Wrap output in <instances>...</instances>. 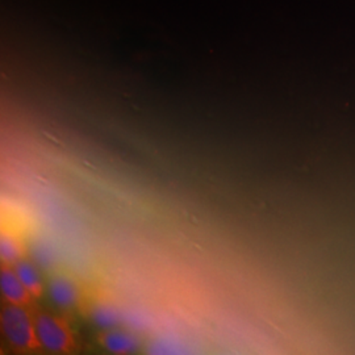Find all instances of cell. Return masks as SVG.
<instances>
[{"mask_svg":"<svg viewBox=\"0 0 355 355\" xmlns=\"http://www.w3.org/2000/svg\"><path fill=\"white\" fill-rule=\"evenodd\" d=\"M3 336L16 353H37L44 350L38 340L33 306L6 303L0 312Z\"/></svg>","mask_w":355,"mask_h":355,"instance_id":"obj_1","label":"cell"},{"mask_svg":"<svg viewBox=\"0 0 355 355\" xmlns=\"http://www.w3.org/2000/svg\"><path fill=\"white\" fill-rule=\"evenodd\" d=\"M33 318L38 340L44 350L53 354H71L76 352V334L66 318L35 306Z\"/></svg>","mask_w":355,"mask_h":355,"instance_id":"obj_2","label":"cell"},{"mask_svg":"<svg viewBox=\"0 0 355 355\" xmlns=\"http://www.w3.org/2000/svg\"><path fill=\"white\" fill-rule=\"evenodd\" d=\"M51 300L64 309H80L87 305L86 292L79 282L69 274L57 272L49 280Z\"/></svg>","mask_w":355,"mask_h":355,"instance_id":"obj_3","label":"cell"},{"mask_svg":"<svg viewBox=\"0 0 355 355\" xmlns=\"http://www.w3.org/2000/svg\"><path fill=\"white\" fill-rule=\"evenodd\" d=\"M0 290L7 303L33 306L36 300L17 277L13 265L4 262H1L0 267Z\"/></svg>","mask_w":355,"mask_h":355,"instance_id":"obj_4","label":"cell"},{"mask_svg":"<svg viewBox=\"0 0 355 355\" xmlns=\"http://www.w3.org/2000/svg\"><path fill=\"white\" fill-rule=\"evenodd\" d=\"M96 340L104 350L112 354H132L140 347V340L125 330L103 329L98 333Z\"/></svg>","mask_w":355,"mask_h":355,"instance_id":"obj_5","label":"cell"},{"mask_svg":"<svg viewBox=\"0 0 355 355\" xmlns=\"http://www.w3.org/2000/svg\"><path fill=\"white\" fill-rule=\"evenodd\" d=\"M13 268H15L17 277L26 286V290L33 295V297L36 300L40 299L44 293V284H42V280L40 278V274H38L36 266L31 261H28L26 258H23V259L17 261L13 265Z\"/></svg>","mask_w":355,"mask_h":355,"instance_id":"obj_6","label":"cell"},{"mask_svg":"<svg viewBox=\"0 0 355 355\" xmlns=\"http://www.w3.org/2000/svg\"><path fill=\"white\" fill-rule=\"evenodd\" d=\"M1 262L15 265L17 261L26 258V248L21 240L10 232H1L0 236Z\"/></svg>","mask_w":355,"mask_h":355,"instance_id":"obj_7","label":"cell"},{"mask_svg":"<svg viewBox=\"0 0 355 355\" xmlns=\"http://www.w3.org/2000/svg\"><path fill=\"white\" fill-rule=\"evenodd\" d=\"M89 313L95 324L103 329L114 328L119 322V315L116 309L112 305L104 302H96L95 304L89 305Z\"/></svg>","mask_w":355,"mask_h":355,"instance_id":"obj_8","label":"cell"}]
</instances>
